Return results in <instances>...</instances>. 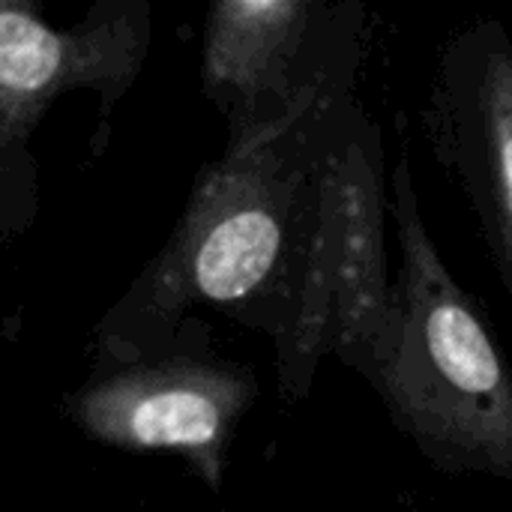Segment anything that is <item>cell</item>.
<instances>
[{
  "mask_svg": "<svg viewBox=\"0 0 512 512\" xmlns=\"http://www.w3.org/2000/svg\"><path fill=\"white\" fill-rule=\"evenodd\" d=\"M147 6H99L72 30H54L18 0L0 6V147L30 138L66 90L93 87L120 99L147 57Z\"/></svg>",
  "mask_w": 512,
  "mask_h": 512,
  "instance_id": "obj_5",
  "label": "cell"
},
{
  "mask_svg": "<svg viewBox=\"0 0 512 512\" xmlns=\"http://www.w3.org/2000/svg\"><path fill=\"white\" fill-rule=\"evenodd\" d=\"M456 144L512 291V45L498 30L471 48L456 84Z\"/></svg>",
  "mask_w": 512,
  "mask_h": 512,
  "instance_id": "obj_7",
  "label": "cell"
},
{
  "mask_svg": "<svg viewBox=\"0 0 512 512\" xmlns=\"http://www.w3.org/2000/svg\"><path fill=\"white\" fill-rule=\"evenodd\" d=\"M312 6L300 0H222L204 30V84L213 99L240 105L246 126L285 117L312 102L288 75L303 48Z\"/></svg>",
  "mask_w": 512,
  "mask_h": 512,
  "instance_id": "obj_6",
  "label": "cell"
},
{
  "mask_svg": "<svg viewBox=\"0 0 512 512\" xmlns=\"http://www.w3.org/2000/svg\"><path fill=\"white\" fill-rule=\"evenodd\" d=\"M249 396V375L231 366L165 360L93 381L75 396L72 417L99 444L183 456L216 489Z\"/></svg>",
  "mask_w": 512,
  "mask_h": 512,
  "instance_id": "obj_4",
  "label": "cell"
},
{
  "mask_svg": "<svg viewBox=\"0 0 512 512\" xmlns=\"http://www.w3.org/2000/svg\"><path fill=\"white\" fill-rule=\"evenodd\" d=\"M306 105L255 126L195 186L183 222L150 276V303L180 312L189 303H240L279 270L300 171L288 153V126Z\"/></svg>",
  "mask_w": 512,
  "mask_h": 512,
  "instance_id": "obj_3",
  "label": "cell"
},
{
  "mask_svg": "<svg viewBox=\"0 0 512 512\" xmlns=\"http://www.w3.org/2000/svg\"><path fill=\"white\" fill-rule=\"evenodd\" d=\"M390 312L381 186L366 147L348 141L318 162L312 225L279 348L282 393H306L327 354L372 372Z\"/></svg>",
  "mask_w": 512,
  "mask_h": 512,
  "instance_id": "obj_2",
  "label": "cell"
},
{
  "mask_svg": "<svg viewBox=\"0 0 512 512\" xmlns=\"http://www.w3.org/2000/svg\"><path fill=\"white\" fill-rule=\"evenodd\" d=\"M393 216L402 261L369 375L435 465L512 480V372L441 261L405 159L393 174Z\"/></svg>",
  "mask_w": 512,
  "mask_h": 512,
  "instance_id": "obj_1",
  "label": "cell"
}]
</instances>
